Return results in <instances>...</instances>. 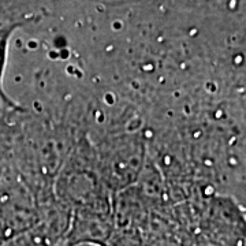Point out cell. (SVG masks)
Masks as SVG:
<instances>
[{
  "label": "cell",
  "mask_w": 246,
  "mask_h": 246,
  "mask_svg": "<svg viewBox=\"0 0 246 246\" xmlns=\"http://www.w3.org/2000/svg\"><path fill=\"white\" fill-rule=\"evenodd\" d=\"M54 194L71 210H89L112 215L111 192L104 185L96 167L93 151L79 146L71 152L54 180Z\"/></svg>",
  "instance_id": "obj_1"
},
{
  "label": "cell",
  "mask_w": 246,
  "mask_h": 246,
  "mask_svg": "<svg viewBox=\"0 0 246 246\" xmlns=\"http://www.w3.org/2000/svg\"><path fill=\"white\" fill-rule=\"evenodd\" d=\"M96 167L111 193H119L138 182L145 167L144 141L135 135H119L105 141L94 152Z\"/></svg>",
  "instance_id": "obj_2"
},
{
  "label": "cell",
  "mask_w": 246,
  "mask_h": 246,
  "mask_svg": "<svg viewBox=\"0 0 246 246\" xmlns=\"http://www.w3.org/2000/svg\"><path fill=\"white\" fill-rule=\"evenodd\" d=\"M38 222L36 197L18 176L0 186V230L4 241L34 227Z\"/></svg>",
  "instance_id": "obj_3"
},
{
  "label": "cell",
  "mask_w": 246,
  "mask_h": 246,
  "mask_svg": "<svg viewBox=\"0 0 246 246\" xmlns=\"http://www.w3.org/2000/svg\"><path fill=\"white\" fill-rule=\"evenodd\" d=\"M115 226L112 215H103L89 210H72L70 226L62 246L77 243H98L107 246Z\"/></svg>",
  "instance_id": "obj_4"
},
{
  "label": "cell",
  "mask_w": 246,
  "mask_h": 246,
  "mask_svg": "<svg viewBox=\"0 0 246 246\" xmlns=\"http://www.w3.org/2000/svg\"><path fill=\"white\" fill-rule=\"evenodd\" d=\"M15 26H8V27H1L0 29V98L1 101L6 104V107L8 108H15V103L11 98L7 97L4 89H3V77H4V70H6V63H7V52H8V41L10 37L13 34Z\"/></svg>",
  "instance_id": "obj_5"
},
{
  "label": "cell",
  "mask_w": 246,
  "mask_h": 246,
  "mask_svg": "<svg viewBox=\"0 0 246 246\" xmlns=\"http://www.w3.org/2000/svg\"><path fill=\"white\" fill-rule=\"evenodd\" d=\"M72 246H104V245H98V243H77V245Z\"/></svg>",
  "instance_id": "obj_6"
}]
</instances>
